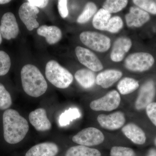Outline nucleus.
Returning a JSON list of instances; mask_svg holds the SVG:
<instances>
[{
	"label": "nucleus",
	"mask_w": 156,
	"mask_h": 156,
	"mask_svg": "<svg viewBox=\"0 0 156 156\" xmlns=\"http://www.w3.org/2000/svg\"><path fill=\"white\" fill-rule=\"evenodd\" d=\"M3 125L5 140L11 144L22 141L29 129L27 120L12 109L6 110L3 113Z\"/></svg>",
	"instance_id": "nucleus-1"
},
{
	"label": "nucleus",
	"mask_w": 156,
	"mask_h": 156,
	"mask_svg": "<svg viewBox=\"0 0 156 156\" xmlns=\"http://www.w3.org/2000/svg\"><path fill=\"white\" fill-rule=\"evenodd\" d=\"M20 76L23 88L27 95L37 98L47 91V81L40 70L33 65L24 66L21 69Z\"/></svg>",
	"instance_id": "nucleus-2"
},
{
	"label": "nucleus",
	"mask_w": 156,
	"mask_h": 156,
	"mask_svg": "<svg viewBox=\"0 0 156 156\" xmlns=\"http://www.w3.org/2000/svg\"><path fill=\"white\" fill-rule=\"evenodd\" d=\"M45 75L48 80L59 89L68 88L73 80L72 74L55 60H50L47 63Z\"/></svg>",
	"instance_id": "nucleus-3"
},
{
	"label": "nucleus",
	"mask_w": 156,
	"mask_h": 156,
	"mask_svg": "<svg viewBox=\"0 0 156 156\" xmlns=\"http://www.w3.org/2000/svg\"><path fill=\"white\" fill-rule=\"evenodd\" d=\"M80 41L92 50L104 52L110 48L111 40L108 37L95 32L85 31L80 35Z\"/></svg>",
	"instance_id": "nucleus-4"
},
{
	"label": "nucleus",
	"mask_w": 156,
	"mask_h": 156,
	"mask_svg": "<svg viewBox=\"0 0 156 156\" xmlns=\"http://www.w3.org/2000/svg\"><path fill=\"white\" fill-rule=\"evenodd\" d=\"M104 139L102 132L93 127L83 129L72 138L73 142L87 147L99 145L103 142Z\"/></svg>",
	"instance_id": "nucleus-5"
},
{
	"label": "nucleus",
	"mask_w": 156,
	"mask_h": 156,
	"mask_svg": "<svg viewBox=\"0 0 156 156\" xmlns=\"http://www.w3.org/2000/svg\"><path fill=\"white\" fill-rule=\"evenodd\" d=\"M154 59L151 54L146 53H132L126 58L125 66L134 72L147 70L153 65Z\"/></svg>",
	"instance_id": "nucleus-6"
},
{
	"label": "nucleus",
	"mask_w": 156,
	"mask_h": 156,
	"mask_svg": "<svg viewBox=\"0 0 156 156\" xmlns=\"http://www.w3.org/2000/svg\"><path fill=\"white\" fill-rule=\"evenodd\" d=\"M121 97L119 92L112 90L100 98L93 101L90 104V108L95 111H112L119 105Z\"/></svg>",
	"instance_id": "nucleus-7"
},
{
	"label": "nucleus",
	"mask_w": 156,
	"mask_h": 156,
	"mask_svg": "<svg viewBox=\"0 0 156 156\" xmlns=\"http://www.w3.org/2000/svg\"><path fill=\"white\" fill-rule=\"evenodd\" d=\"M39 13L38 8L28 2L23 3L20 7L18 11L20 18L29 31L39 27V23L37 20V15Z\"/></svg>",
	"instance_id": "nucleus-8"
},
{
	"label": "nucleus",
	"mask_w": 156,
	"mask_h": 156,
	"mask_svg": "<svg viewBox=\"0 0 156 156\" xmlns=\"http://www.w3.org/2000/svg\"><path fill=\"white\" fill-rule=\"evenodd\" d=\"M0 30L3 38L7 40L15 39L19 33L16 17L12 12H7L3 15L1 21Z\"/></svg>",
	"instance_id": "nucleus-9"
},
{
	"label": "nucleus",
	"mask_w": 156,
	"mask_h": 156,
	"mask_svg": "<svg viewBox=\"0 0 156 156\" xmlns=\"http://www.w3.org/2000/svg\"><path fill=\"white\" fill-rule=\"evenodd\" d=\"M76 56L81 63L92 71L98 72L103 69V65L93 52L81 47L76 48Z\"/></svg>",
	"instance_id": "nucleus-10"
},
{
	"label": "nucleus",
	"mask_w": 156,
	"mask_h": 156,
	"mask_svg": "<svg viewBox=\"0 0 156 156\" xmlns=\"http://www.w3.org/2000/svg\"><path fill=\"white\" fill-rule=\"evenodd\" d=\"M97 121L102 128L109 130H115L122 128L126 122V118L122 112L118 111L111 114L99 115Z\"/></svg>",
	"instance_id": "nucleus-11"
},
{
	"label": "nucleus",
	"mask_w": 156,
	"mask_h": 156,
	"mask_svg": "<svg viewBox=\"0 0 156 156\" xmlns=\"http://www.w3.org/2000/svg\"><path fill=\"white\" fill-rule=\"evenodd\" d=\"M155 94V87L153 81H148L144 84L135 102V106L136 109L140 110L146 108L151 103Z\"/></svg>",
	"instance_id": "nucleus-12"
},
{
	"label": "nucleus",
	"mask_w": 156,
	"mask_h": 156,
	"mask_svg": "<svg viewBox=\"0 0 156 156\" xmlns=\"http://www.w3.org/2000/svg\"><path fill=\"white\" fill-rule=\"evenodd\" d=\"M29 119L32 125L37 131H45L50 130L52 125L47 117L46 110L39 108L31 112Z\"/></svg>",
	"instance_id": "nucleus-13"
},
{
	"label": "nucleus",
	"mask_w": 156,
	"mask_h": 156,
	"mask_svg": "<svg viewBox=\"0 0 156 156\" xmlns=\"http://www.w3.org/2000/svg\"><path fill=\"white\" fill-rule=\"evenodd\" d=\"M126 23L129 27H138L142 26L150 19V16L147 12L136 8H130L129 13L126 16Z\"/></svg>",
	"instance_id": "nucleus-14"
},
{
	"label": "nucleus",
	"mask_w": 156,
	"mask_h": 156,
	"mask_svg": "<svg viewBox=\"0 0 156 156\" xmlns=\"http://www.w3.org/2000/svg\"><path fill=\"white\" fill-rule=\"evenodd\" d=\"M132 46L131 40L122 37L117 39L114 44L111 53V58L113 61L119 62L122 60L126 53H128Z\"/></svg>",
	"instance_id": "nucleus-15"
},
{
	"label": "nucleus",
	"mask_w": 156,
	"mask_h": 156,
	"mask_svg": "<svg viewBox=\"0 0 156 156\" xmlns=\"http://www.w3.org/2000/svg\"><path fill=\"white\" fill-rule=\"evenodd\" d=\"M58 151V146L54 143H42L30 148L25 156H55Z\"/></svg>",
	"instance_id": "nucleus-16"
},
{
	"label": "nucleus",
	"mask_w": 156,
	"mask_h": 156,
	"mask_svg": "<svg viewBox=\"0 0 156 156\" xmlns=\"http://www.w3.org/2000/svg\"><path fill=\"white\" fill-rule=\"evenodd\" d=\"M122 132L132 142L142 145L145 143L146 136L145 133L139 126L134 123H129L122 128Z\"/></svg>",
	"instance_id": "nucleus-17"
},
{
	"label": "nucleus",
	"mask_w": 156,
	"mask_h": 156,
	"mask_svg": "<svg viewBox=\"0 0 156 156\" xmlns=\"http://www.w3.org/2000/svg\"><path fill=\"white\" fill-rule=\"evenodd\" d=\"M122 73L120 71L108 69L98 74L96 78L95 83L104 89L112 86L122 77Z\"/></svg>",
	"instance_id": "nucleus-18"
},
{
	"label": "nucleus",
	"mask_w": 156,
	"mask_h": 156,
	"mask_svg": "<svg viewBox=\"0 0 156 156\" xmlns=\"http://www.w3.org/2000/svg\"><path fill=\"white\" fill-rule=\"evenodd\" d=\"M39 35L44 37L49 44H55L61 40L62 33L61 30L55 26L42 25L37 30Z\"/></svg>",
	"instance_id": "nucleus-19"
},
{
	"label": "nucleus",
	"mask_w": 156,
	"mask_h": 156,
	"mask_svg": "<svg viewBox=\"0 0 156 156\" xmlns=\"http://www.w3.org/2000/svg\"><path fill=\"white\" fill-rule=\"evenodd\" d=\"M75 78L81 87L85 89L91 88L96 81L95 74L91 70L87 69L78 70L75 74Z\"/></svg>",
	"instance_id": "nucleus-20"
},
{
	"label": "nucleus",
	"mask_w": 156,
	"mask_h": 156,
	"mask_svg": "<svg viewBox=\"0 0 156 156\" xmlns=\"http://www.w3.org/2000/svg\"><path fill=\"white\" fill-rule=\"evenodd\" d=\"M65 156H101V154L96 149L80 145L69 148Z\"/></svg>",
	"instance_id": "nucleus-21"
},
{
	"label": "nucleus",
	"mask_w": 156,
	"mask_h": 156,
	"mask_svg": "<svg viewBox=\"0 0 156 156\" xmlns=\"http://www.w3.org/2000/svg\"><path fill=\"white\" fill-rule=\"evenodd\" d=\"M110 17V13L104 9H100L93 17L92 25L96 29L105 30Z\"/></svg>",
	"instance_id": "nucleus-22"
},
{
	"label": "nucleus",
	"mask_w": 156,
	"mask_h": 156,
	"mask_svg": "<svg viewBox=\"0 0 156 156\" xmlns=\"http://www.w3.org/2000/svg\"><path fill=\"white\" fill-rule=\"evenodd\" d=\"M138 82L133 78H123L118 84L117 88L122 95H127L134 92L139 87Z\"/></svg>",
	"instance_id": "nucleus-23"
},
{
	"label": "nucleus",
	"mask_w": 156,
	"mask_h": 156,
	"mask_svg": "<svg viewBox=\"0 0 156 156\" xmlns=\"http://www.w3.org/2000/svg\"><path fill=\"white\" fill-rule=\"evenodd\" d=\"M81 117V113L76 108H69L62 113L58 119L59 126L64 127L69 125L74 120L79 119Z\"/></svg>",
	"instance_id": "nucleus-24"
},
{
	"label": "nucleus",
	"mask_w": 156,
	"mask_h": 156,
	"mask_svg": "<svg viewBox=\"0 0 156 156\" xmlns=\"http://www.w3.org/2000/svg\"><path fill=\"white\" fill-rule=\"evenodd\" d=\"M127 0H107L104 3L103 9L109 13H115L122 10L127 6Z\"/></svg>",
	"instance_id": "nucleus-25"
},
{
	"label": "nucleus",
	"mask_w": 156,
	"mask_h": 156,
	"mask_svg": "<svg viewBox=\"0 0 156 156\" xmlns=\"http://www.w3.org/2000/svg\"><path fill=\"white\" fill-rule=\"evenodd\" d=\"M97 11V7L94 3H87L82 14L78 17L77 21L78 23H86L90 19Z\"/></svg>",
	"instance_id": "nucleus-26"
},
{
	"label": "nucleus",
	"mask_w": 156,
	"mask_h": 156,
	"mask_svg": "<svg viewBox=\"0 0 156 156\" xmlns=\"http://www.w3.org/2000/svg\"><path fill=\"white\" fill-rule=\"evenodd\" d=\"M12 103V98L5 86L0 83V110H7Z\"/></svg>",
	"instance_id": "nucleus-27"
},
{
	"label": "nucleus",
	"mask_w": 156,
	"mask_h": 156,
	"mask_svg": "<svg viewBox=\"0 0 156 156\" xmlns=\"http://www.w3.org/2000/svg\"><path fill=\"white\" fill-rule=\"evenodd\" d=\"M11 67L10 57L3 50H0V76L7 74Z\"/></svg>",
	"instance_id": "nucleus-28"
},
{
	"label": "nucleus",
	"mask_w": 156,
	"mask_h": 156,
	"mask_svg": "<svg viewBox=\"0 0 156 156\" xmlns=\"http://www.w3.org/2000/svg\"><path fill=\"white\" fill-rule=\"evenodd\" d=\"M123 22L119 16H115L110 19L105 30L112 33H116L122 28Z\"/></svg>",
	"instance_id": "nucleus-29"
},
{
	"label": "nucleus",
	"mask_w": 156,
	"mask_h": 156,
	"mask_svg": "<svg viewBox=\"0 0 156 156\" xmlns=\"http://www.w3.org/2000/svg\"><path fill=\"white\" fill-rule=\"evenodd\" d=\"M111 156H136L133 149L124 147L115 146L112 148Z\"/></svg>",
	"instance_id": "nucleus-30"
},
{
	"label": "nucleus",
	"mask_w": 156,
	"mask_h": 156,
	"mask_svg": "<svg viewBox=\"0 0 156 156\" xmlns=\"http://www.w3.org/2000/svg\"><path fill=\"white\" fill-rule=\"evenodd\" d=\"M133 2L136 5L151 14H156L155 3L151 1L147 0H134Z\"/></svg>",
	"instance_id": "nucleus-31"
},
{
	"label": "nucleus",
	"mask_w": 156,
	"mask_h": 156,
	"mask_svg": "<svg viewBox=\"0 0 156 156\" xmlns=\"http://www.w3.org/2000/svg\"><path fill=\"white\" fill-rule=\"evenodd\" d=\"M147 114L153 124L156 126V102H151L146 108Z\"/></svg>",
	"instance_id": "nucleus-32"
},
{
	"label": "nucleus",
	"mask_w": 156,
	"mask_h": 156,
	"mask_svg": "<svg viewBox=\"0 0 156 156\" xmlns=\"http://www.w3.org/2000/svg\"><path fill=\"white\" fill-rule=\"evenodd\" d=\"M67 1L59 0L58 2V9L59 14L63 18H66L68 16L67 9Z\"/></svg>",
	"instance_id": "nucleus-33"
},
{
	"label": "nucleus",
	"mask_w": 156,
	"mask_h": 156,
	"mask_svg": "<svg viewBox=\"0 0 156 156\" xmlns=\"http://www.w3.org/2000/svg\"><path fill=\"white\" fill-rule=\"evenodd\" d=\"M27 2L37 8L43 9L48 5L49 1L47 0H28Z\"/></svg>",
	"instance_id": "nucleus-34"
},
{
	"label": "nucleus",
	"mask_w": 156,
	"mask_h": 156,
	"mask_svg": "<svg viewBox=\"0 0 156 156\" xmlns=\"http://www.w3.org/2000/svg\"><path fill=\"white\" fill-rule=\"evenodd\" d=\"M147 156H156V150L154 149H151L148 152Z\"/></svg>",
	"instance_id": "nucleus-35"
},
{
	"label": "nucleus",
	"mask_w": 156,
	"mask_h": 156,
	"mask_svg": "<svg viewBox=\"0 0 156 156\" xmlns=\"http://www.w3.org/2000/svg\"><path fill=\"white\" fill-rule=\"evenodd\" d=\"M11 2L10 0H0V5H5Z\"/></svg>",
	"instance_id": "nucleus-36"
},
{
	"label": "nucleus",
	"mask_w": 156,
	"mask_h": 156,
	"mask_svg": "<svg viewBox=\"0 0 156 156\" xmlns=\"http://www.w3.org/2000/svg\"><path fill=\"white\" fill-rule=\"evenodd\" d=\"M2 42V34H1V30H0V45Z\"/></svg>",
	"instance_id": "nucleus-37"
},
{
	"label": "nucleus",
	"mask_w": 156,
	"mask_h": 156,
	"mask_svg": "<svg viewBox=\"0 0 156 156\" xmlns=\"http://www.w3.org/2000/svg\"><path fill=\"white\" fill-rule=\"evenodd\" d=\"M154 143L155 144V145L156 146V137L155 138V139L154 140Z\"/></svg>",
	"instance_id": "nucleus-38"
}]
</instances>
